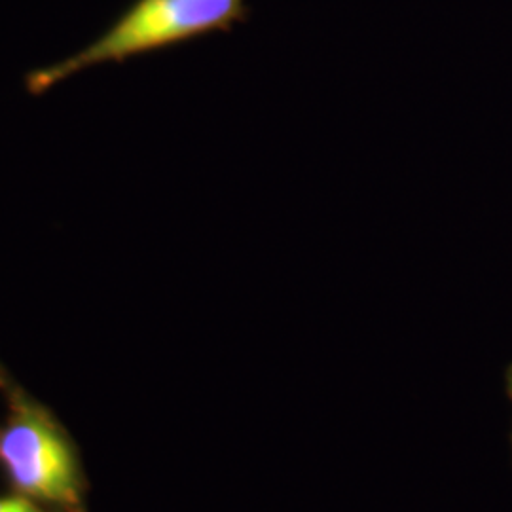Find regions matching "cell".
I'll return each mask as SVG.
<instances>
[{
    "label": "cell",
    "mask_w": 512,
    "mask_h": 512,
    "mask_svg": "<svg viewBox=\"0 0 512 512\" xmlns=\"http://www.w3.org/2000/svg\"><path fill=\"white\" fill-rule=\"evenodd\" d=\"M37 512H44V511H42V509H38V511H37Z\"/></svg>",
    "instance_id": "cell-5"
},
{
    "label": "cell",
    "mask_w": 512,
    "mask_h": 512,
    "mask_svg": "<svg viewBox=\"0 0 512 512\" xmlns=\"http://www.w3.org/2000/svg\"><path fill=\"white\" fill-rule=\"evenodd\" d=\"M40 507L35 503V499L27 495H8L0 497V512H37Z\"/></svg>",
    "instance_id": "cell-3"
},
{
    "label": "cell",
    "mask_w": 512,
    "mask_h": 512,
    "mask_svg": "<svg viewBox=\"0 0 512 512\" xmlns=\"http://www.w3.org/2000/svg\"><path fill=\"white\" fill-rule=\"evenodd\" d=\"M0 463L19 494L69 512L82 509L78 465L67 439L33 408H21L0 427Z\"/></svg>",
    "instance_id": "cell-2"
},
{
    "label": "cell",
    "mask_w": 512,
    "mask_h": 512,
    "mask_svg": "<svg viewBox=\"0 0 512 512\" xmlns=\"http://www.w3.org/2000/svg\"><path fill=\"white\" fill-rule=\"evenodd\" d=\"M249 18L247 0H135L84 50L27 74L25 86L27 92L42 95L86 69L124 63L211 33H230Z\"/></svg>",
    "instance_id": "cell-1"
},
{
    "label": "cell",
    "mask_w": 512,
    "mask_h": 512,
    "mask_svg": "<svg viewBox=\"0 0 512 512\" xmlns=\"http://www.w3.org/2000/svg\"><path fill=\"white\" fill-rule=\"evenodd\" d=\"M505 384H507V395L512 401V365L507 368V374H505Z\"/></svg>",
    "instance_id": "cell-4"
}]
</instances>
